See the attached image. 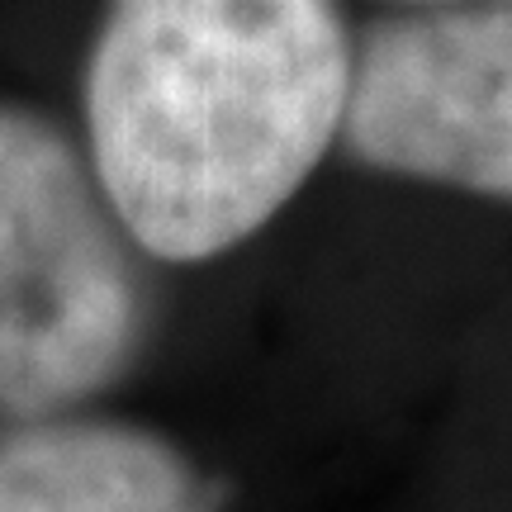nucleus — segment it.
I'll return each instance as SVG.
<instances>
[{
	"label": "nucleus",
	"instance_id": "1",
	"mask_svg": "<svg viewBox=\"0 0 512 512\" xmlns=\"http://www.w3.org/2000/svg\"><path fill=\"white\" fill-rule=\"evenodd\" d=\"M351 62L332 0H110L86 128L114 219L166 261L252 238L342 138Z\"/></svg>",
	"mask_w": 512,
	"mask_h": 512
},
{
	"label": "nucleus",
	"instance_id": "2",
	"mask_svg": "<svg viewBox=\"0 0 512 512\" xmlns=\"http://www.w3.org/2000/svg\"><path fill=\"white\" fill-rule=\"evenodd\" d=\"M138 285L86 166L48 119L0 105V403L48 413L128 361Z\"/></svg>",
	"mask_w": 512,
	"mask_h": 512
},
{
	"label": "nucleus",
	"instance_id": "3",
	"mask_svg": "<svg viewBox=\"0 0 512 512\" xmlns=\"http://www.w3.org/2000/svg\"><path fill=\"white\" fill-rule=\"evenodd\" d=\"M342 138L380 171L512 195V0L375 24L351 62Z\"/></svg>",
	"mask_w": 512,
	"mask_h": 512
},
{
	"label": "nucleus",
	"instance_id": "4",
	"mask_svg": "<svg viewBox=\"0 0 512 512\" xmlns=\"http://www.w3.org/2000/svg\"><path fill=\"white\" fill-rule=\"evenodd\" d=\"M0 512H214V498L147 432L38 427L0 441Z\"/></svg>",
	"mask_w": 512,
	"mask_h": 512
},
{
	"label": "nucleus",
	"instance_id": "5",
	"mask_svg": "<svg viewBox=\"0 0 512 512\" xmlns=\"http://www.w3.org/2000/svg\"><path fill=\"white\" fill-rule=\"evenodd\" d=\"M422 5H465V0H422Z\"/></svg>",
	"mask_w": 512,
	"mask_h": 512
}]
</instances>
